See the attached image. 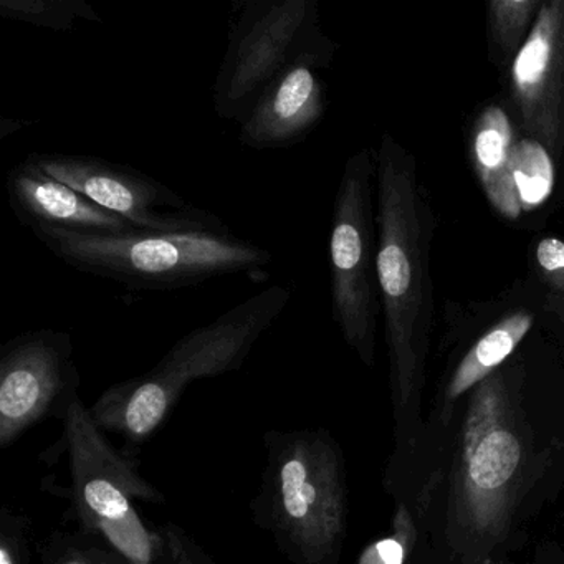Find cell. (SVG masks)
Wrapping results in <instances>:
<instances>
[{
	"label": "cell",
	"mask_w": 564,
	"mask_h": 564,
	"mask_svg": "<svg viewBox=\"0 0 564 564\" xmlns=\"http://www.w3.org/2000/svg\"><path fill=\"white\" fill-rule=\"evenodd\" d=\"M378 177V285L386 313L391 381L399 408L411 404L421 381L422 349L432 315L427 257L431 214L421 196L415 160L382 134Z\"/></svg>",
	"instance_id": "cell-1"
},
{
	"label": "cell",
	"mask_w": 564,
	"mask_h": 564,
	"mask_svg": "<svg viewBox=\"0 0 564 564\" xmlns=\"http://www.w3.org/2000/svg\"><path fill=\"white\" fill-rule=\"evenodd\" d=\"M292 296V286H270L187 333L153 369L105 389L90 405L95 422L105 432L121 435L128 445L150 441L191 382L242 368Z\"/></svg>",
	"instance_id": "cell-2"
},
{
	"label": "cell",
	"mask_w": 564,
	"mask_h": 564,
	"mask_svg": "<svg viewBox=\"0 0 564 564\" xmlns=\"http://www.w3.org/2000/svg\"><path fill=\"white\" fill-rule=\"evenodd\" d=\"M253 523L292 564H339L348 521L345 457L325 429L269 431Z\"/></svg>",
	"instance_id": "cell-3"
},
{
	"label": "cell",
	"mask_w": 564,
	"mask_h": 564,
	"mask_svg": "<svg viewBox=\"0 0 564 564\" xmlns=\"http://www.w3.org/2000/svg\"><path fill=\"white\" fill-rule=\"evenodd\" d=\"M67 457V520L77 521L80 533L97 538L130 564H166L163 531L148 527L137 501L160 505L163 491L140 474L133 454L118 451L107 432L95 422L82 395L62 419V435L41 460Z\"/></svg>",
	"instance_id": "cell-4"
},
{
	"label": "cell",
	"mask_w": 564,
	"mask_h": 564,
	"mask_svg": "<svg viewBox=\"0 0 564 564\" xmlns=\"http://www.w3.org/2000/svg\"><path fill=\"white\" fill-rule=\"evenodd\" d=\"M34 234L72 269L133 290H177L234 273L265 275L267 267L273 262L270 250L234 234Z\"/></svg>",
	"instance_id": "cell-5"
},
{
	"label": "cell",
	"mask_w": 564,
	"mask_h": 564,
	"mask_svg": "<svg viewBox=\"0 0 564 564\" xmlns=\"http://www.w3.org/2000/svg\"><path fill=\"white\" fill-rule=\"evenodd\" d=\"M338 44L323 32L316 0H234L227 47L213 85L224 121L242 123L257 98L289 68H329Z\"/></svg>",
	"instance_id": "cell-6"
},
{
	"label": "cell",
	"mask_w": 564,
	"mask_h": 564,
	"mask_svg": "<svg viewBox=\"0 0 564 564\" xmlns=\"http://www.w3.org/2000/svg\"><path fill=\"white\" fill-rule=\"evenodd\" d=\"M376 154L369 148L346 161L333 207L329 232L333 319L345 341L365 365H375L376 302L375 220L372 176Z\"/></svg>",
	"instance_id": "cell-7"
},
{
	"label": "cell",
	"mask_w": 564,
	"mask_h": 564,
	"mask_svg": "<svg viewBox=\"0 0 564 564\" xmlns=\"http://www.w3.org/2000/svg\"><path fill=\"white\" fill-rule=\"evenodd\" d=\"M524 447L501 375L475 388L464 424L457 478V514L478 540H495L507 527Z\"/></svg>",
	"instance_id": "cell-8"
},
{
	"label": "cell",
	"mask_w": 564,
	"mask_h": 564,
	"mask_svg": "<svg viewBox=\"0 0 564 564\" xmlns=\"http://www.w3.org/2000/svg\"><path fill=\"white\" fill-rule=\"evenodd\" d=\"M28 160L141 232L232 234L213 210L194 206L133 167L85 154L31 153Z\"/></svg>",
	"instance_id": "cell-9"
},
{
	"label": "cell",
	"mask_w": 564,
	"mask_h": 564,
	"mask_svg": "<svg viewBox=\"0 0 564 564\" xmlns=\"http://www.w3.org/2000/svg\"><path fill=\"white\" fill-rule=\"evenodd\" d=\"M74 339L61 329L21 333L0 346V448L35 425L62 419L80 395Z\"/></svg>",
	"instance_id": "cell-10"
},
{
	"label": "cell",
	"mask_w": 564,
	"mask_h": 564,
	"mask_svg": "<svg viewBox=\"0 0 564 564\" xmlns=\"http://www.w3.org/2000/svg\"><path fill=\"white\" fill-rule=\"evenodd\" d=\"M511 78L528 130L556 148L564 130V0L541 4Z\"/></svg>",
	"instance_id": "cell-11"
},
{
	"label": "cell",
	"mask_w": 564,
	"mask_h": 564,
	"mask_svg": "<svg viewBox=\"0 0 564 564\" xmlns=\"http://www.w3.org/2000/svg\"><path fill=\"white\" fill-rule=\"evenodd\" d=\"M9 204L15 217L35 230L87 234V236H127L137 232L128 220L55 180L25 158L9 171L6 180Z\"/></svg>",
	"instance_id": "cell-12"
},
{
	"label": "cell",
	"mask_w": 564,
	"mask_h": 564,
	"mask_svg": "<svg viewBox=\"0 0 564 564\" xmlns=\"http://www.w3.org/2000/svg\"><path fill=\"white\" fill-rule=\"evenodd\" d=\"M328 110L318 68L295 65L280 75L239 124V143L249 150H289L312 137Z\"/></svg>",
	"instance_id": "cell-13"
},
{
	"label": "cell",
	"mask_w": 564,
	"mask_h": 564,
	"mask_svg": "<svg viewBox=\"0 0 564 564\" xmlns=\"http://www.w3.org/2000/svg\"><path fill=\"white\" fill-rule=\"evenodd\" d=\"M513 130L500 107L484 111L475 128L474 166L491 206L514 220L523 213L513 181Z\"/></svg>",
	"instance_id": "cell-14"
},
{
	"label": "cell",
	"mask_w": 564,
	"mask_h": 564,
	"mask_svg": "<svg viewBox=\"0 0 564 564\" xmlns=\"http://www.w3.org/2000/svg\"><path fill=\"white\" fill-rule=\"evenodd\" d=\"M533 326V315L517 312L491 328L484 338L462 359L452 376L447 398H460L464 392L477 388L481 381L494 375L495 369L514 351Z\"/></svg>",
	"instance_id": "cell-15"
},
{
	"label": "cell",
	"mask_w": 564,
	"mask_h": 564,
	"mask_svg": "<svg viewBox=\"0 0 564 564\" xmlns=\"http://www.w3.org/2000/svg\"><path fill=\"white\" fill-rule=\"evenodd\" d=\"M0 18L54 32L74 31L78 22H101L85 0H0Z\"/></svg>",
	"instance_id": "cell-16"
},
{
	"label": "cell",
	"mask_w": 564,
	"mask_h": 564,
	"mask_svg": "<svg viewBox=\"0 0 564 564\" xmlns=\"http://www.w3.org/2000/svg\"><path fill=\"white\" fill-rule=\"evenodd\" d=\"M513 181L523 213L546 203L553 193L554 167L543 144L530 138L514 143Z\"/></svg>",
	"instance_id": "cell-17"
},
{
	"label": "cell",
	"mask_w": 564,
	"mask_h": 564,
	"mask_svg": "<svg viewBox=\"0 0 564 564\" xmlns=\"http://www.w3.org/2000/svg\"><path fill=\"white\" fill-rule=\"evenodd\" d=\"M42 564H120L117 551L84 533L52 531L39 544Z\"/></svg>",
	"instance_id": "cell-18"
},
{
	"label": "cell",
	"mask_w": 564,
	"mask_h": 564,
	"mask_svg": "<svg viewBox=\"0 0 564 564\" xmlns=\"http://www.w3.org/2000/svg\"><path fill=\"white\" fill-rule=\"evenodd\" d=\"M543 2L538 0H494L490 4V21L495 37L505 51L513 52L520 45L534 11Z\"/></svg>",
	"instance_id": "cell-19"
},
{
	"label": "cell",
	"mask_w": 564,
	"mask_h": 564,
	"mask_svg": "<svg viewBox=\"0 0 564 564\" xmlns=\"http://www.w3.org/2000/svg\"><path fill=\"white\" fill-rule=\"evenodd\" d=\"M0 564H32V520L9 507L0 508Z\"/></svg>",
	"instance_id": "cell-20"
},
{
	"label": "cell",
	"mask_w": 564,
	"mask_h": 564,
	"mask_svg": "<svg viewBox=\"0 0 564 564\" xmlns=\"http://www.w3.org/2000/svg\"><path fill=\"white\" fill-rule=\"evenodd\" d=\"M166 564H216L207 551L180 524L167 521L163 528Z\"/></svg>",
	"instance_id": "cell-21"
},
{
	"label": "cell",
	"mask_w": 564,
	"mask_h": 564,
	"mask_svg": "<svg viewBox=\"0 0 564 564\" xmlns=\"http://www.w3.org/2000/svg\"><path fill=\"white\" fill-rule=\"evenodd\" d=\"M536 262L551 285L564 292V242L546 237L536 247Z\"/></svg>",
	"instance_id": "cell-22"
},
{
	"label": "cell",
	"mask_w": 564,
	"mask_h": 564,
	"mask_svg": "<svg viewBox=\"0 0 564 564\" xmlns=\"http://www.w3.org/2000/svg\"><path fill=\"white\" fill-rule=\"evenodd\" d=\"M408 554V546L392 534L366 546L356 564H404Z\"/></svg>",
	"instance_id": "cell-23"
},
{
	"label": "cell",
	"mask_w": 564,
	"mask_h": 564,
	"mask_svg": "<svg viewBox=\"0 0 564 564\" xmlns=\"http://www.w3.org/2000/svg\"><path fill=\"white\" fill-rule=\"evenodd\" d=\"M394 528L395 536L402 541V543L408 546L409 553H411L412 546H414L415 538H417V531H415L414 523H412L411 514H409L408 508L399 507L398 511H395L394 517Z\"/></svg>",
	"instance_id": "cell-24"
},
{
	"label": "cell",
	"mask_w": 564,
	"mask_h": 564,
	"mask_svg": "<svg viewBox=\"0 0 564 564\" xmlns=\"http://www.w3.org/2000/svg\"><path fill=\"white\" fill-rule=\"evenodd\" d=\"M120 564H130V563H128V561H127V560H124V557H123V556H121Z\"/></svg>",
	"instance_id": "cell-25"
}]
</instances>
